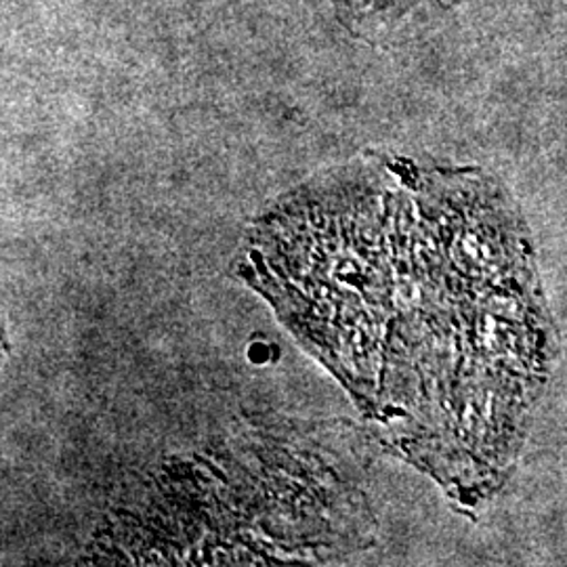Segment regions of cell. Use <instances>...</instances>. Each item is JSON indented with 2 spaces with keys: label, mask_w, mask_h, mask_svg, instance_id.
I'll list each match as a JSON object with an SVG mask.
<instances>
[{
  "label": "cell",
  "mask_w": 567,
  "mask_h": 567,
  "mask_svg": "<svg viewBox=\"0 0 567 567\" xmlns=\"http://www.w3.org/2000/svg\"><path fill=\"white\" fill-rule=\"evenodd\" d=\"M358 243L343 286L360 395L466 494L501 486L547 381L550 326L527 231L480 168L368 156L313 179Z\"/></svg>",
  "instance_id": "cell-1"
},
{
  "label": "cell",
  "mask_w": 567,
  "mask_h": 567,
  "mask_svg": "<svg viewBox=\"0 0 567 567\" xmlns=\"http://www.w3.org/2000/svg\"><path fill=\"white\" fill-rule=\"evenodd\" d=\"M456 2L461 0H330V7L349 34L377 39L414 13L450 9Z\"/></svg>",
  "instance_id": "cell-2"
}]
</instances>
